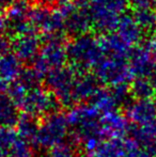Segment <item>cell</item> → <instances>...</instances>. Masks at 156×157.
Returning a JSON list of instances; mask_svg holds the SVG:
<instances>
[{
  "label": "cell",
  "instance_id": "cell-1",
  "mask_svg": "<svg viewBox=\"0 0 156 157\" xmlns=\"http://www.w3.org/2000/svg\"><path fill=\"white\" fill-rule=\"evenodd\" d=\"M69 122L67 116L60 112L45 117L40 124L38 132L33 139V144L41 149H51L62 142L69 132Z\"/></svg>",
  "mask_w": 156,
  "mask_h": 157
},
{
  "label": "cell",
  "instance_id": "cell-2",
  "mask_svg": "<svg viewBox=\"0 0 156 157\" xmlns=\"http://www.w3.org/2000/svg\"><path fill=\"white\" fill-rule=\"evenodd\" d=\"M126 118L135 126H144L156 120V101L153 99H137L127 106Z\"/></svg>",
  "mask_w": 156,
  "mask_h": 157
},
{
  "label": "cell",
  "instance_id": "cell-3",
  "mask_svg": "<svg viewBox=\"0 0 156 157\" xmlns=\"http://www.w3.org/2000/svg\"><path fill=\"white\" fill-rule=\"evenodd\" d=\"M21 110L24 113L30 114L32 117L38 116H49V114L56 113L58 111V103L56 99L50 98L46 94L36 93L31 94L29 96H26L23 105H21Z\"/></svg>",
  "mask_w": 156,
  "mask_h": 157
},
{
  "label": "cell",
  "instance_id": "cell-4",
  "mask_svg": "<svg viewBox=\"0 0 156 157\" xmlns=\"http://www.w3.org/2000/svg\"><path fill=\"white\" fill-rule=\"evenodd\" d=\"M101 124L104 137L108 139H122L131 129L127 118L117 110L102 114Z\"/></svg>",
  "mask_w": 156,
  "mask_h": 157
},
{
  "label": "cell",
  "instance_id": "cell-5",
  "mask_svg": "<svg viewBox=\"0 0 156 157\" xmlns=\"http://www.w3.org/2000/svg\"><path fill=\"white\" fill-rule=\"evenodd\" d=\"M19 117L21 113L14 101L9 97L0 96V127H14L18 122Z\"/></svg>",
  "mask_w": 156,
  "mask_h": 157
},
{
  "label": "cell",
  "instance_id": "cell-6",
  "mask_svg": "<svg viewBox=\"0 0 156 157\" xmlns=\"http://www.w3.org/2000/svg\"><path fill=\"white\" fill-rule=\"evenodd\" d=\"M91 155L92 157H124V140L123 139L104 140Z\"/></svg>",
  "mask_w": 156,
  "mask_h": 157
},
{
  "label": "cell",
  "instance_id": "cell-7",
  "mask_svg": "<svg viewBox=\"0 0 156 157\" xmlns=\"http://www.w3.org/2000/svg\"><path fill=\"white\" fill-rule=\"evenodd\" d=\"M39 126L40 124L36 117L23 113L21 114L18 122L16 124V132L21 138L27 141H33L34 137L38 132Z\"/></svg>",
  "mask_w": 156,
  "mask_h": 157
},
{
  "label": "cell",
  "instance_id": "cell-8",
  "mask_svg": "<svg viewBox=\"0 0 156 157\" xmlns=\"http://www.w3.org/2000/svg\"><path fill=\"white\" fill-rule=\"evenodd\" d=\"M133 93L138 99H152L156 93V89L152 81L141 78L134 83Z\"/></svg>",
  "mask_w": 156,
  "mask_h": 157
},
{
  "label": "cell",
  "instance_id": "cell-9",
  "mask_svg": "<svg viewBox=\"0 0 156 157\" xmlns=\"http://www.w3.org/2000/svg\"><path fill=\"white\" fill-rule=\"evenodd\" d=\"M33 156V152H32L31 144L29 141L25 140V139L17 137L16 140L10 147L6 157H32Z\"/></svg>",
  "mask_w": 156,
  "mask_h": 157
},
{
  "label": "cell",
  "instance_id": "cell-10",
  "mask_svg": "<svg viewBox=\"0 0 156 157\" xmlns=\"http://www.w3.org/2000/svg\"><path fill=\"white\" fill-rule=\"evenodd\" d=\"M18 137L16 130L0 127V157H6L10 147Z\"/></svg>",
  "mask_w": 156,
  "mask_h": 157
},
{
  "label": "cell",
  "instance_id": "cell-11",
  "mask_svg": "<svg viewBox=\"0 0 156 157\" xmlns=\"http://www.w3.org/2000/svg\"><path fill=\"white\" fill-rule=\"evenodd\" d=\"M49 157H74V147L71 142L58 143L49 150Z\"/></svg>",
  "mask_w": 156,
  "mask_h": 157
},
{
  "label": "cell",
  "instance_id": "cell-12",
  "mask_svg": "<svg viewBox=\"0 0 156 157\" xmlns=\"http://www.w3.org/2000/svg\"><path fill=\"white\" fill-rule=\"evenodd\" d=\"M140 25L146 29H153L156 27V12L154 10L141 11L139 15Z\"/></svg>",
  "mask_w": 156,
  "mask_h": 157
},
{
  "label": "cell",
  "instance_id": "cell-13",
  "mask_svg": "<svg viewBox=\"0 0 156 157\" xmlns=\"http://www.w3.org/2000/svg\"><path fill=\"white\" fill-rule=\"evenodd\" d=\"M139 4L141 6L142 11L154 10L156 8V0H139Z\"/></svg>",
  "mask_w": 156,
  "mask_h": 157
},
{
  "label": "cell",
  "instance_id": "cell-14",
  "mask_svg": "<svg viewBox=\"0 0 156 157\" xmlns=\"http://www.w3.org/2000/svg\"><path fill=\"white\" fill-rule=\"evenodd\" d=\"M152 83L154 85V87L156 89V66H155L154 72H153V74H152Z\"/></svg>",
  "mask_w": 156,
  "mask_h": 157
},
{
  "label": "cell",
  "instance_id": "cell-15",
  "mask_svg": "<svg viewBox=\"0 0 156 157\" xmlns=\"http://www.w3.org/2000/svg\"><path fill=\"white\" fill-rule=\"evenodd\" d=\"M154 46L156 47V30H155V34H154Z\"/></svg>",
  "mask_w": 156,
  "mask_h": 157
},
{
  "label": "cell",
  "instance_id": "cell-16",
  "mask_svg": "<svg viewBox=\"0 0 156 157\" xmlns=\"http://www.w3.org/2000/svg\"><path fill=\"white\" fill-rule=\"evenodd\" d=\"M81 157H82V156H81Z\"/></svg>",
  "mask_w": 156,
  "mask_h": 157
}]
</instances>
